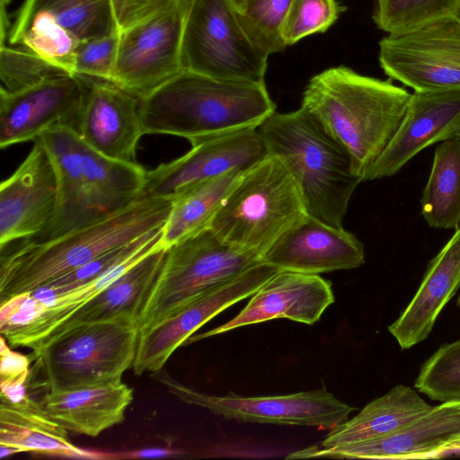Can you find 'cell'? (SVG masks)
I'll return each mask as SVG.
<instances>
[{
    "label": "cell",
    "instance_id": "cell-28",
    "mask_svg": "<svg viewBox=\"0 0 460 460\" xmlns=\"http://www.w3.org/2000/svg\"><path fill=\"white\" fill-rule=\"evenodd\" d=\"M245 171L235 170L203 181L172 200L162 243L172 245L206 229Z\"/></svg>",
    "mask_w": 460,
    "mask_h": 460
},
{
    "label": "cell",
    "instance_id": "cell-20",
    "mask_svg": "<svg viewBox=\"0 0 460 460\" xmlns=\"http://www.w3.org/2000/svg\"><path fill=\"white\" fill-rule=\"evenodd\" d=\"M262 262L281 270L319 275L360 267L365 249L343 226H332L305 215L270 246Z\"/></svg>",
    "mask_w": 460,
    "mask_h": 460
},
{
    "label": "cell",
    "instance_id": "cell-12",
    "mask_svg": "<svg viewBox=\"0 0 460 460\" xmlns=\"http://www.w3.org/2000/svg\"><path fill=\"white\" fill-rule=\"evenodd\" d=\"M160 381L185 403L207 409L227 420L282 426L331 429L349 419L356 408L340 401L325 388L289 394L243 396L210 395L187 387L168 375Z\"/></svg>",
    "mask_w": 460,
    "mask_h": 460
},
{
    "label": "cell",
    "instance_id": "cell-29",
    "mask_svg": "<svg viewBox=\"0 0 460 460\" xmlns=\"http://www.w3.org/2000/svg\"><path fill=\"white\" fill-rule=\"evenodd\" d=\"M421 215L432 228L460 225V137L439 142L420 198Z\"/></svg>",
    "mask_w": 460,
    "mask_h": 460
},
{
    "label": "cell",
    "instance_id": "cell-30",
    "mask_svg": "<svg viewBox=\"0 0 460 460\" xmlns=\"http://www.w3.org/2000/svg\"><path fill=\"white\" fill-rule=\"evenodd\" d=\"M163 228L154 230L125 246L111 251L25 296L31 300L34 307H38L62 293L98 279L112 269L162 244Z\"/></svg>",
    "mask_w": 460,
    "mask_h": 460
},
{
    "label": "cell",
    "instance_id": "cell-36",
    "mask_svg": "<svg viewBox=\"0 0 460 460\" xmlns=\"http://www.w3.org/2000/svg\"><path fill=\"white\" fill-rule=\"evenodd\" d=\"M119 39V31L80 41L75 53V75L111 81Z\"/></svg>",
    "mask_w": 460,
    "mask_h": 460
},
{
    "label": "cell",
    "instance_id": "cell-43",
    "mask_svg": "<svg viewBox=\"0 0 460 460\" xmlns=\"http://www.w3.org/2000/svg\"><path fill=\"white\" fill-rule=\"evenodd\" d=\"M460 137V136H458Z\"/></svg>",
    "mask_w": 460,
    "mask_h": 460
},
{
    "label": "cell",
    "instance_id": "cell-25",
    "mask_svg": "<svg viewBox=\"0 0 460 460\" xmlns=\"http://www.w3.org/2000/svg\"><path fill=\"white\" fill-rule=\"evenodd\" d=\"M66 429L49 415L42 403L28 395L17 400L1 397V457L36 452L63 457H94L75 446Z\"/></svg>",
    "mask_w": 460,
    "mask_h": 460
},
{
    "label": "cell",
    "instance_id": "cell-39",
    "mask_svg": "<svg viewBox=\"0 0 460 460\" xmlns=\"http://www.w3.org/2000/svg\"><path fill=\"white\" fill-rule=\"evenodd\" d=\"M168 454H172L171 452L167 451V450H161V449H155V450H153V449H150V450H145V451H142V452H137V456H146V457H151V456H167ZM136 455V456H137Z\"/></svg>",
    "mask_w": 460,
    "mask_h": 460
},
{
    "label": "cell",
    "instance_id": "cell-9",
    "mask_svg": "<svg viewBox=\"0 0 460 460\" xmlns=\"http://www.w3.org/2000/svg\"><path fill=\"white\" fill-rule=\"evenodd\" d=\"M119 31L111 0H24L8 41L49 61L67 63L80 41Z\"/></svg>",
    "mask_w": 460,
    "mask_h": 460
},
{
    "label": "cell",
    "instance_id": "cell-34",
    "mask_svg": "<svg viewBox=\"0 0 460 460\" xmlns=\"http://www.w3.org/2000/svg\"><path fill=\"white\" fill-rule=\"evenodd\" d=\"M414 386L434 401L460 400V339L442 344L425 361Z\"/></svg>",
    "mask_w": 460,
    "mask_h": 460
},
{
    "label": "cell",
    "instance_id": "cell-42",
    "mask_svg": "<svg viewBox=\"0 0 460 460\" xmlns=\"http://www.w3.org/2000/svg\"><path fill=\"white\" fill-rule=\"evenodd\" d=\"M456 305L460 308V295L457 297Z\"/></svg>",
    "mask_w": 460,
    "mask_h": 460
},
{
    "label": "cell",
    "instance_id": "cell-2",
    "mask_svg": "<svg viewBox=\"0 0 460 460\" xmlns=\"http://www.w3.org/2000/svg\"><path fill=\"white\" fill-rule=\"evenodd\" d=\"M172 201L142 195L127 208L60 237L2 253L1 304L29 295L98 257L164 227Z\"/></svg>",
    "mask_w": 460,
    "mask_h": 460
},
{
    "label": "cell",
    "instance_id": "cell-21",
    "mask_svg": "<svg viewBox=\"0 0 460 460\" xmlns=\"http://www.w3.org/2000/svg\"><path fill=\"white\" fill-rule=\"evenodd\" d=\"M84 78L88 87L79 137L88 146L106 157L137 163V146L143 136L140 101L111 81Z\"/></svg>",
    "mask_w": 460,
    "mask_h": 460
},
{
    "label": "cell",
    "instance_id": "cell-4",
    "mask_svg": "<svg viewBox=\"0 0 460 460\" xmlns=\"http://www.w3.org/2000/svg\"><path fill=\"white\" fill-rule=\"evenodd\" d=\"M257 129L268 154L293 177L306 214L342 227L350 198L362 182L346 148L302 106L274 112Z\"/></svg>",
    "mask_w": 460,
    "mask_h": 460
},
{
    "label": "cell",
    "instance_id": "cell-33",
    "mask_svg": "<svg viewBox=\"0 0 460 460\" xmlns=\"http://www.w3.org/2000/svg\"><path fill=\"white\" fill-rule=\"evenodd\" d=\"M294 0H247L237 11L238 20L251 40L268 55L286 49L281 31Z\"/></svg>",
    "mask_w": 460,
    "mask_h": 460
},
{
    "label": "cell",
    "instance_id": "cell-41",
    "mask_svg": "<svg viewBox=\"0 0 460 460\" xmlns=\"http://www.w3.org/2000/svg\"><path fill=\"white\" fill-rule=\"evenodd\" d=\"M458 136H460V121H459V123H458V124H457V126H456V131H455L454 137H458Z\"/></svg>",
    "mask_w": 460,
    "mask_h": 460
},
{
    "label": "cell",
    "instance_id": "cell-3",
    "mask_svg": "<svg viewBox=\"0 0 460 460\" xmlns=\"http://www.w3.org/2000/svg\"><path fill=\"white\" fill-rule=\"evenodd\" d=\"M276 112L265 83L232 81L183 70L139 102L143 135L190 143L258 128Z\"/></svg>",
    "mask_w": 460,
    "mask_h": 460
},
{
    "label": "cell",
    "instance_id": "cell-23",
    "mask_svg": "<svg viewBox=\"0 0 460 460\" xmlns=\"http://www.w3.org/2000/svg\"><path fill=\"white\" fill-rule=\"evenodd\" d=\"M77 132L66 128H53L38 139L50 156L57 177L56 210L48 230L33 242H45L102 220L87 192L75 147Z\"/></svg>",
    "mask_w": 460,
    "mask_h": 460
},
{
    "label": "cell",
    "instance_id": "cell-40",
    "mask_svg": "<svg viewBox=\"0 0 460 460\" xmlns=\"http://www.w3.org/2000/svg\"><path fill=\"white\" fill-rule=\"evenodd\" d=\"M230 1L234 4V6L235 7V9L237 11H240L247 2V0H230Z\"/></svg>",
    "mask_w": 460,
    "mask_h": 460
},
{
    "label": "cell",
    "instance_id": "cell-22",
    "mask_svg": "<svg viewBox=\"0 0 460 460\" xmlns=\"http://www.w3.org/2000/svg\"><path fill=\"white\" fill-rule=\"evenodd\" d=\"M460 288V228L429 262L414 296L388 332L402 349L426 340L438 316Z\"/></svg>",
    "mask_w": 460,
    "mask_h": 460
},
{
    "label": "cell",
    "instance_id": "cell-10",
    "mask_svg": "<svg viewBox=\"0 0 460 460\" xmlns=\"http://www.w3.org/2000/svg\"><path fill=\"white\" fill-rule=\"evenodd\" d=\"M384 73L414 92L460 91V17L388 33L379 41Z\"/></svg>",
    "mask_w": 460,
    "mask_h": 460
},
{
    "label": "cell",
    "instance_id": "cell-31",
    "mask_svg": "<svg viewBox=\"0 0 460 460\" xmlns=\"http://www.w3.org/2000/svg\"><path fill=\"white\" fill-rule=\"evenodd\" d=\"M451 16L460 17V0H373V22L387 33Z\"/></svg>",
    "mask_w": 460,
    "mask_h": 460
},
{
    "label": "cell",
    "instance_id": "cell-17",
    "mask_svg": "<svg viewBox=\"0 0 460 460\" xmlns=\"http://www.w3.org/2000/svg\"><path fill=\"white\" fill-rule=\"evenodd\" d=\"M58 184L48 152L38 140L0 187V247L41 236L56 210Z\"/></svg>",
    "mask_w": 460,
    "mask_h": 460
},
{
    "label": "cell",
    "instance_id": "cell-6",
    "mask_svg": "<svg viewBox=\"0 0 460 460\" xmlns=\"http://www.w3.org/2000/svg\"><path fill=\"white\" fill-rule=\"evenodd\" d=\"M139 335L137 320L120 317L69 328L33 352L49 391L91 387L121 381Z\"/></svg>",
    "mask_w": 460,
    "mask_h": 460
},
{
    "label": "cell",
    "instance_id": "cell-8",
    "mask_svg": "<svg viewBox=\"0 0 460 460\" xmlns=\"http://www.w3.org/2000/svg\"><path fill=\"white\" fill-rule=\"evenodd\" d=\"M182 69L209 77L264 83L268 55L243 29L230 0H184Z\"/></svg>",
    "mask_w": 460,
    "mask_h": 460
},
{
    "label": "cell",
    "instance_id": "cell-27",
    "mask_svg": "<svg viewBox=\"0 0 460 460\" xmlns=\"http://www.w3.org/2000/svg\"><path fill=\"white\" fill-rule=\"evenodd\" d=\"M431 407L413 388L397 385L353 418L332 428L318 447H334L392 435Z\"/></svg>",
    "mask_w": 460,
    "mask_h": 460
},
{
    "label": "cell",
    "instance_id": "cell-37",
    "mask_svg": "<svg viewBox=\"0 0 460 460\" xmlns=\"http://www.w3.org/2000/svg\"><path fill=\"white\" fill-rule=\"evenodd\" d=\"M1 396L17 400L24 396L23 385L29 376V358L12 351L1 338Z\"/></svg>",
    "mask_w": 460,
    "mask_h": 460
},
{
    "label": "cell",
    "instance_id": "cell-13",
    "mask_svg": "<svg viewBox=\"0 0 460 460\" xmlns=\"http://www.w3.org/2000/svg\"><path fill=\"white\" fill-rule=\"evenodd\" d=\"M279 270L275 266L261 262L141 332L132 367L135 374L159 372L175 349L202 325L231 305L252 296Z\"/></svg>",
    "mask_w": 460,
    "mask_h": 460
},
{
    "label": "cell",
    "instance_id": "cell-19",
    "mask_svg": "<svg viewBox=\"0 0 460 460\" xmlns=\"http://www.w3.org/2000/svg\"><path fill=\"white\" fill-rule=\"evenodd\" d=\"M459 121L460 91L414 92L394 135L363 181L396 174L421 150L454 137Z\"/></svg>",
    "mask_w": 460,
    "mask_h": 460
},
{
    "label": "cell",
    "instance_id": "cell-7",
    "mask_svg": "<svg viewBox=\"0 0 460 460\" xmlns=\"http://www.w3.org/2000/svg\"><path fill=\"white\" fill-rule=\"evenodd\" d=\"M261 262V255L225 243L210 227L172 245L137 320L140 333Z\"/></svg>",
    "mask_w": 460,
    "mask_h": 460
},
{
    "label": "cell",
    "instance_id": "cell-11",
    "mask_svg": "<svg viewBox=\"0 0 460 460\" xmlns=\"http://www.w3.org/2000/svg\"><path fill=\"white\" fill-rule=\"evenodd\" d=\"M184 12L177 0L119 31L111 82L141 101L182 72Z\"/></svg>",
    "mask_w": 460,
    "mask_h": 460
},
{
    "label": "cell",
    "instance_id": "cell-16",
    "mask_svg": "<svg viewBox=\"0 0 460 460\" xmlns=\"http://www.w3.org/2000/svg\"><path fill=\"white\" fill-rule=\"evenodd\" d=\"M87 87L84 77L66 75L19 93L0 91V147L34 141L57 127L78 134Z\"/></svg>",
    "mask_w": 460,
    "mask_h": 460
},
{
    "label": "cell",
    "instance_id": "cell-14",
    "mask_svg": "<svg viewBox=\"0 0 460 460\" xmlns=\"http://www.w3.org/2000/svg\"><path fill=\"white\" fill-rule=\"evenodd\" d=\"M267 155L257 128L201 139L191 143L184 155L147 172L143 195L172 201L203 181L246 171Z\"/></svg>",
    "mask_w": 460,
    "mask_h": 460
},
{
    "label": "cell",
    "instance_id": "cell-26",
    "mask_svg": "<svg viewBox=\"0 0 460 460\" xmlns=\"http://www.w3.org/2000/svg\"><path fill=\"white\" fill-rule=\"evenodd\" d=\"M133 390L122 381L71 390L49 391L43 406L67 430L96 437L124 420Z\"/></svg>",
    "mask_w": 460,
    "mask_h": 460
},
{
    "label": "cell",
    "instance_id": "cell-15",
    "mask_svg": "<svg viewBox=\"0 0 460 460\" xmlns=\"http://www.w3.org/2000/svg\"><path fill=\"white\" fill-rule=\"evenodd\" d=\"M459 449L460 400H451L432 406L392 435L328 448L312 446L286 459H423Z\"/></svg>",
    "mask_w": 460,
    "mask_h": 460
},
{
    "label": "cell",
    "instance_id": "cell-24",
    "mask_svg": "<svg viewBox=\"0 0 460 460\" xmlns=\"http://www.w3.org/2000/svg\"><path fill=\"white\" fill-rule=\"evenodd\" d=\"M166 253L167 248L161 244L136 261L113 282L75 311L45 342L80 324L120 317L137 321L158 279Z\"/></svg>",
    "mask_w": 460,
    "mask_h": 460
},
{
    "label": "cell",
    "instance_id": "cell-18",
    "mask_svg": "<svg viewBox=\"0 0 460 460\" xmlns=\"http://www.w3.org/2000/svg\"><path fill=\"white\" fill-rule=\"evenodd\" d=\"M334 301L331 283L318 274L279 270L233 319L206 332L191 335L183 345L276 318L313 325Z\"/></svg>",
    "mask_w": 460,
    "mask_h": 460
},
{
    "label": "cell",
    "instance_id": "cell-1",
    "mask_svg": "<svg viewBox=\"0 0 460 460\" xmlns=\"http://www.w3.org/2000/svg\"><path fill=\"white\" fill-rule=\"evenodd\" d=\"M411 96L390 78L381 80L340 66L310 79L301 106L346 148L363 181L394 135Z\"/></svg>",
    "mask_w": 460,
    "mask_h": 460
},
{
    "label": "cell",
    "instance_id": "cell-5",
    "mask_svg": "<svg viewBox=\"0 0 460 460\" xmlns=\"http://www.w3.org/2000/svg\"><path fill=\"white\" fill-rule=\"evenodd\" d=\"M305 215L290 172L268 154L243 172L209 227L225 243L263 257Z\"/></svg>",
    "mask_w": 460,
    "mask_h": 460
},
{
    "label": "cell",
    "instance_id": "cell-35",
    "mask_svg": "<svg viewBox=\"0 0 460 460\" xmlns=\"http://www.w3.org/2000/svg\"><path fill=\"white\" fill-rule=\"evenodd\" d=\"M343 11L337 0H294L281 31L284 44L294 45L305 37L326 31Z\"/></svg>",
    "mask_w": 460,
    "mask_h": 460
},
{
    "label": "cell",
    "instance_id": "cell-32",
    "mask_svg": "<svg viewBox=\"0 0 460 460\" xmlns=\"http://www.w3.org/2000/svg\"><path fill=\"white\" fill-rule=\"evenodd\" d=\"M66 75L74 74L31 50L1 44L0 91L8 93H19L48 80Z\"/></svg>",
    "mask_w": 460,
    "mask_h": 460
},
{
    "label": "cell",
    "instance_id": "cell-38",
    "mask_svg": "<svg viewBox=\"0 0 460 460\" xmlns=\"http://www.w3.org/2000/svg\"><path fill=\"white\" fill-rule=\"evenodd\" d=\"M177 0H111L119 31L170 6Z\"/></svg>",
    "mask_w": 460,
    "mask_h": 460
}]
</instances>
